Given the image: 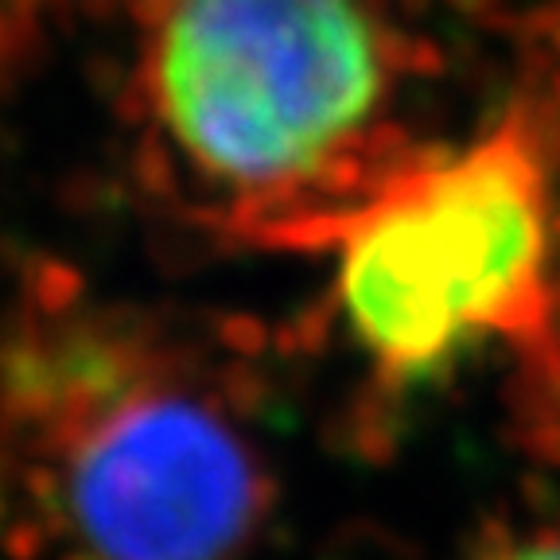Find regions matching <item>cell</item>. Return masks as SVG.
Here are the masks:
<instances>
[{
    "label": "cell",
    "instance_id": "cell-1",
    "mask_svg": "<svg viewBox=\"0 0 560 560\" xmlns=\"http://www.w3.org/2000/svg\"><path fill=\"white\" fill-rule=\"evenodd\" d=\"M0 479L62 560H237L269 506L207 370L156 327L67 300L0 331Z\"/></svg>",
    "mask_w": 560,
    "mask_h": 560
},
{
    "label": "cell",
    "instance_id": "cell-2",
    "mask_svg": "<svg viewBox=\"0 0 560 560\" xmlns=\"http://www.w3.org/2000/svg\"><path fill=\"white\" fill-rule=\"evenodd\" d=\"M557 234L549 140L514 109L455 152L382 167L265 242L331 254L350 339L374 374L409 385L475 342H552Z\"/></svg>",
    "mask_w": 560,
    "mask_h": 560
},
{
    "label": "cell",
    "instance_id": "cell-3",
    "mask_svg": "<svg viewBox=\"0 0 560 560\" xmlns=\"http://www.w3.org/2000/svg\"><path fill=\"white\" fill-rule=\"evenodd\" d=\"M394 82L370 0H156L140 32L160 144L261 242L359 191Z\"/></svg>",
    "mask_w": 560,
    "mask_h": 560
},
{
    "label": "cell",
    "instance_id": "cell-4",
    "mask_svg": "<svg viewBox=\"0 0 560 560\" xmlns=\"http://www.w3.org/2000/svg\"><path fill=\"white\" fill-rule=\"evenodd\" d=\"M479 560H560V522L541 525V529L517 537V541L499 545V549Z\"/></svg>",
    "mask_w": 560,
    "mask_h": 560
}]
</instances>
